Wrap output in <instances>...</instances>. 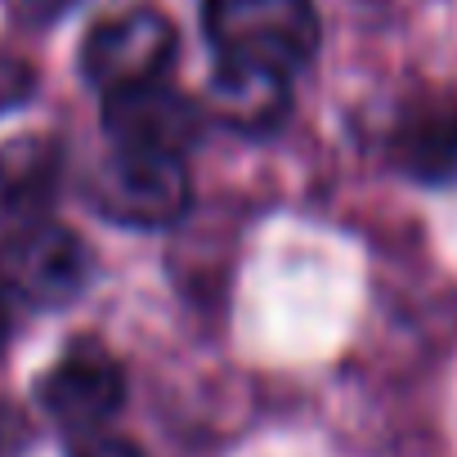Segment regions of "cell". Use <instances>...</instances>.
Returning <instances> with one entry per match:
<instances>
[{
	"mask_svg": "<svg viewBox=\"0 0 457 457\" xmlns=\"http://www.w3.org/2000/svg\"><path fill=\"white\" fill-rule=\"evenodd\" d=\"M202 23L220 63L292 77L319 50L314 0H206Z\"/></svg>",
	"mask_w": 457,
	"mask_h": 457,
	"instance_id": "6da1fadb",
	"label": "cell"
},
{
	"mask_svg": "<svg viewBox=\"0 0 457 457\" xmlns=\"http://www.w3.org/2000/svg\"><path fill=\"white\" fill-rule=\"evenodd\" d=\"M188 170L175 153H144V148H117L104 157L90 179L86 197L90 206L126 228H166L188 211Z\"/></svg>",
	"mask_w": 457,
	"mask_h": 457,
	"instance_id": "7a4b0ae2",
	"label": "cell"
},
{
	"mask_svg": "<svg viewBox=\"0 0 457 457\" xmlns=\"http://www.w3.org/2000/svg\"><path fill=\"white\" fill-rule=\"evenodd\" d=\"M90 283V252L72 228L54 220H32L0 243V292L10 305L59 310L77 301Z\"/></svg>",
	"mask_w": 457,
	"mask_h": 457,
	"instance_id": "3957f363",
	"label": "cell"
},
{
	"mask_svg": "<svg viewBox=\"0 0 457 457\" xmlns=\"http://www.w3.org/2000/svg\"><path fill=\"white\" fill-rule=\"evenodd\" d=\"M175 28L166 14L157 10H126L104 19L99 28H90L86 46H81V77L104 90H135L148 81H162L166 63L175 59Z\"/></svg>",
	"mask_w": 457,
	"mask_h": 457,
	"instance_id": "277c9868",
	"label": "cell"
},
{
	"mask_svg": "<svg viewBox=\"0 0 457 457\" xmlns=\"http://www.w3.org/2000/svg\"><path fill=\"white\" fill-rule=\"evenodd\" d=\"M126 399V377H121V363L99 350V345H77L59 359V368L46 377L41 386V403L46 412L77 439H90L99 435L117 408Z\"/></svg>",
	"mask_w": 457,
	"mask_h": 457,
	"instance_id": "5b68a950",
	"label": "cell"
},
{
	"mask_svg": "<svg viewBox=\"0 0 457 457\" xmlns=\"http://www.w3.org/2000/svg\"><path fill=\"white\" fill-rule=\"evenodd\" d=\"M104 130L117 148H144V153H184L202 130V108L170 90L166 81H148L135 90L104 95Z\"/></svg>",
	"mask_w": 457,
	"mask_h": 457,
	"instance_id": "8992f818",
	"label": "cell"
},
{
	"mask_svg": "<svg viewBox=\"0 0 457 457\" xmlns=\"http://www.w3.org/2000/svg\"><path fill=\"white\" fill-rule=\"evenodd\" d=\"M292 108L287 77L265 72V68H243V63H220L211 86H206V112L243 135H265L274 130Z\"/></svg>",
	"mask_w": 457,
	"mask_h": 457,
	"instance_id": "52a82bcc",
	"label": "cell"
},
{
	"mask_svg": "<svg viewBox=\"0 0 457 457\" xmlns=\"http://www.w3.org/2000/svg\"><path fill=\"white\" fill-rule=\"evenodd\" d=\"M63 175V148L54 139H14L0 148V228L41 220Z\"/></svg>",
	"mask_w": 457,
	"mask_h": 457,
	"instance_id": "ba28073f",
	"label": "cell"
},
{
	"mask_svg": "<svg viewBox=\"0 0 457 457\" xmlns=\"http://www.w3.org/2000/svg\"><path fill=\"white\" fill-rule=\"evenodd\" d=\"M395 162L426 184L457 179V104L412 112L395 135Z\"/></svg>",
	"mask_w": 457,
	"mask_h": 457,
	"instance_id": "9c48e42d",
	"label": "cell"
},
{
	"mask_svg": "<svg viewBox=\"0 0 457 457\" xmlns=\"http://www.w3.org/2000/svg\"><path fill=\"white\" fill-rule=\"evenodd\" d=\"M32 95H37V68L28 59H19V54L0 50V117L23 108Z\"/></svg>",
	"mask_w": 457,
	"mask_h": 457,
	"instance_id": "30bf717a",
	"label": "cell"
},
{
	"mask_svg": "<svg viewBox=\"0 0 457 457\" xmlns=\"http://www.w3.org/2000/svg\"><path fill=\"white\" fill-rule=\"evenodd\" d=\"M77 457H144L130 439H117V435H90V439H81V448H77Z\"/></svg>",
	"mask_w": 457,
	"mask_h": 457,
	"instance_id": "8fae6325",
	"label": "cell"
},
{
	"mask_svg": "<svg viewBox=\"0 0 457 457\" xmlns=\"http://www.w3.org/2000/svg\"><path fill=\"white\" fill-rule=\"evenodd\" d=\"M68 5H72V0H23V14H28V19H37V23H46V19L63 14Z\"/></svg>",
	"mask_w": 457,
	"mask_h": 457,
	"instance_id": "7c38bea8",
	"label": "cell"
},
{
	"mask_svg": "<svg viewBox=\"0 0 457 457\" xmlns=\"http://www.w3.org/2000/svg\"><path fill=\"white\" fill-rule=\"evenodd\" d=\"M10 328H14V305H10L5 292H0V350H5V341H10Z\"/></svg>",
	"mask_w": 457,
	"mask_h": 457,
	"instance_id": "4fadbf2b",
	"label": "cell"
},
{
	"mask_svg": "<svg viewBox=\"0 0 457 457\" xmlns=\"http://www.w3.org/2000/svg\"><path fill=\"white\" fill-rule=\"evenodd\" d=\"M5 435H14V417L0 412V453H5Z\"/></svg>",
	"mask_w": 457,
	"mask_h": 457,
	"instance_id": "5bb4252c",
	"label": "cell"
}]
</instances>
